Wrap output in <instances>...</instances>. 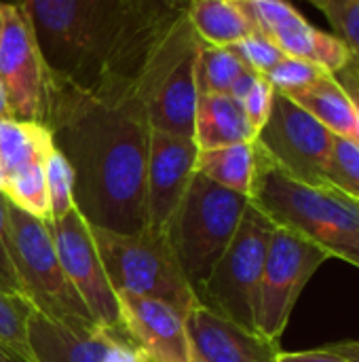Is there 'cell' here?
Instances as JSON below:
<instances>
[{"label": "cell", "instance_id": "6da1fadb", "mask_svg": "<svg viewBox=\"0 0 359 362\" xmlns=\"http://www.w3.org/2000/svg\"><path fill=\"white\" fill-rule=\"evenodd\" d=\"M47 127L74 172V208L116 233L148 229L150 125L133 93L108 100L53 74Z\"/></svg>", "mask_w": 359, "mask_h": 362}, {"label": "cell", "instance_id": "7a4b0ae2", "mask_svg": "<svg viewBox=\"0 0 359 362\" xmlns=\"http://www.w3.org/2000/svg\"><path fill=\"white\" fill-rule=\"evenodd\" d=\"M53 74L118 100L190 0H21Z\"/></svg>", "mask_w": 359, "mask_h": 362}, {"label": "cell", "instance_id": "3957f363", "mask_svg": "<svg viewBox=\"0 0 359 362\" xmlns=\"http://www.w3.org/2000/svg\"><path fill=\"white\" fill-rule=\"evenodd\" d=\"M248 197L275 227L309 240L328 257L359 269V202L351 195L332 185H307L292 178L256 144V172Z\"/></svg>", "mask_w": 359, "mask_h": 362}, {"label": "cell", "instance_id": "277c9868", "mask_svg": "<svg viewBox=\"0 0 359 362\" xmlns=\"http://www.w3.org/2000/svg\"><path fill=\"white\" fill-rule=\"evenodd\" d=\"M248 204V195L224 189L195 172L163 231L195 295L237 233Z\"/></svg>", "mask_w": 359, "mask_h": 362}, {"label": "cell", "instance_id": "5b68a950", "mask_svg": "<svg viewBox=\"0 0 359 362\" xmlns=\"http://www.w3.org/2000/svg\"><path fill=\"white\" fill-rule=\"evenodd\" d=\"M199 45V36L188 17H184L171 28L140 70L133 83V95L142 104L150 129L193 138L199 100L195 81Z\"/></svg>", "mask_w": 359, "mask_h": 362}, {"label": "cell", "instance_id": "8992f818", "mask_svg": "<svg viewBox=\"0 0 359 362\" xmlns=\"http://www.w3.org/2000/svg\"><path fill=\"white\" fill-rule=\"evenodd\" d=\"M91 235L114 293L157 299L184 316L199 303L165 233L150 227L138 233H116L91 227Z\"/></svg>", "mask_w": 359, "mask_h": 362}, {"label": "cell", "instance_id": "52a82bcc", "mask_svg": "<svg viewBox=\"0 0 359 362\" xmlns=\"http://www.w3.org/2000/svg\"><path fill=\"white\" fill-rule=\"evenodd\" d=\"M8 244L21 297L36 314L72 329L99 325L66 278L47 223L30 216L11 202Z\"/></svg>", "mask_w": 359, "mask_h": 362}, {"label": "cell", "instance_id": "ba28073f", "mask_svg": "<svg viewBox=\"0 0 359 362\" xmlns=\"http://www.w3.org/2000/svg\"><path fill=\"white\" fill-rule=\"evenodd\" d=\"M273 229L275 225L256 206L248 204L237 233L197 293L203 308L256 331V297Z\"/></svg>", "mask_w": 359, "mask_h": 362}, {"label": "cell", "instance_id": "9c48e42d", "mask_svg": "<svg viewBox=\"0 0 359 362\" xmlns=\"http://www.w3.org/2000/svg\"><path fill=\"white\" fill-rule=\"evenodd\" d=\"M2 17L0 83L11 117L47 125L53 72L42 55L30 11L23 2H2Z\"/></svg>", "mask_w": 359, "mask_h": 362}, {"label": "cell", "instance_id": "30bf717a", "mask_svg": "<svg viewBox=\"0 0 359 362\" xmlns=\"http://www.w3.org/2000/svg\"><path fill=\"white\" fill-rule=\"evenodd\" d=\"M328 259V252L309 240L281 227L273 229L256 297L258 335L279 344L300 293Z\"/></svg>", "mask_w": 359, "mask_h": 362}, {"label": "cell", "instance_id": "8fae6325", "mask_svg": "<svg viewBox=\"0 0 359 362\" xmlns=\"http://www.w3.org/2000/svg\"><path fill=\"white\" fill-rule=\"evenodd\" d=\"M334 134L288 95L275 91L273 108L256 144L292 178L328 185V161Z\"/></svg>", "mask_w": 359, "mask_h": 362}, {"label": "cell", "instance_id": "7c38bea8", "mask_svg": "<svg viewBox=\"0 0 359 362\" xmlns=\"http://www.w3.org/2000/svg\"><path fill=\"white\" fill-rule=\"evenodd\" d=\"M47 227L66 278L93 318L104 327H123L118 299L102 265L89 223L74 208L59 218L47 221Z\"/></svg>", "mask_w": 359, "mask_h": 362}, {"label": "cell", "instance_id": "4fadbf2b", "mask_svg": "<svg viewBox=\"0 0 359 362\" xmlns=\"http://www.w3.org/2000/svg\"><path fill=\"white\" fill-rule=\"evenodd\" d=\"M28 346L36 362H150L125 327L72 329L36 312L28 320Z\"/></svg>", "mask_w": 359, "mask_h": 362}, {"label": "cell", "instance_id": "5bb4252c", "mask_svg": "<svg viewBox=\"0 0 359 362\" xmlns=\"http://www.w3.org/2000/svg\"><path fill=\"white\" fill-rule=\"evenodd\" d=\"M254 28L269 36L286 55L303 57L324 66L328 72H339L347 59V47L328 32L311 25L290 0H237Z\"/></svg>", "mask_w": 359, "mask_h": 362}, {"label": "cell", "instance_id": "9a60e30c", "mask_svg": "<svg viewBox=\"0 0 359 362\" xmlns=\"http://www.w3.org/2000/svg\"><path fill=\"white\" fill-rule=\"evenodd\" d=\"M197 155L199 148L193 138L150 129L146 168V212L150 229L165 231L195 176Z\"/></svg>", "mask_w": 359, "mask_h": 362}, {"label": "cell", "instance_id": "2e32d148", "mask_svg": "<svg viewBox=\"0 0 359 362\" xmlns=\"http://www.w3.org/2000/svg\"><path fill=\"white\" fill-rule=\"evenodd\" d=\"M121 322L150 362H190L193 346L186 331V316L176 308L131 295L116 293Z\"/></svg>", "mask_w": 359, "mask_h": 362}, {"label": "cell", "instance_id": "e0dca14e", "mask_svg": "<svg viewBox=\"0 0 359 362\" xmlns=\"http://www.w3.org/2000/svg\"><path fill=\"white\" fill-rule=\"evenodd\" d=\"M193 354L203 362H275L277 341L264 339L197 303L186 316Z\"/></svg>", "mask_w": 359, "mask_h": 362}, {"label": "cell", "instance_id": "ac0fdd59", "mask_svg": "<svg viewBox=\"0 0 359 362\" xmlns=\"http://www.w3.org/2000/svg\"><path fill=\"white\" fill-rule=\"evenodd\" d=\"M193 140L199 151L254 142L256 129L243 106L229 93H199Z\"/></svg>", "mask_w": 359, "mask_h": 362}, {"label": "cell", "instance_id": "d6986e66", "mask_svg": "<svg viewBox=\"0 0 359 362\" xmlns=\"http://www.w3.org/2000/svg\"><path fill=\"white\" fill-rule=\"evenodd\" d=\"M288 98L294 100L300 108H305L311 117H315L334 136L359 142L358 112L347 91L341 87L332 72H326L313 85L294 91Z\"/></svg>", "mask_w": 359, "mask_h": 362}, {"label": "cell", "instance_id": "ffe728a7", "mask_svg": "<svg viewBox=\"0 0 359 362\" xmlns=\"http://www.w3.org/2000/svg\"><path fill=\"white\" fill-rule=\"evenodd\" d=\"M53 146V134L44 123L17 119L0 121V193L13 174L44 161Z\"/></svg>", "mask_w": 359, "mask_h": 362}, {"label": "cell", "instance_id": "44dd1931", "mask_svg": "<svg viewBox=\"0 0 359 362\" xmlns=\"http://www.w3.org/2000/svg\"><path fill=\"white\" fill-rule=\"evenodd\" d=\"M186 17L199 40L214 47H231L256 32L237 0H190Z\"/></svg>", "mask_w": 359, "mask_h": 362}, {"label": "cell", "instance_id": "7402d4cb", "mask_svg": "<svg viewBox=\"0 0 359 362\" xmlns=\"http://www.w3.org/2000/svg\"><path fill=\"white\" fill-rule=\"evenodd\" d=\"M195 172L224 189L250 195L256 172V142H239L199 151Z\"/></svg>", "mask_w": 359, "mask_h": 362}, {"label": "cell", "instance_id": "603a6c76", "mask_svg": "<svg viewBox=\"0 0 359 362\" xmlns=\"http://www.w3.org/2000/svg\"><path fill=\"white\" fill-rule=\"evenodd\" d=\"M245 70V64L231 47L199 45L195 62V81L199 93H229L235 78Z\"/></svg>", "mask_w": 359, "mask_h": 362}, {"label": "cell", "instance_id": "cb8c5ba5", "mask_svg": "<svg viewBox=\"0 0 359 362\" xmlns=\"http://www.w3.org/2000/svg\"><path fill=\"white\" fill-rule=\"evenodd\" d=\"M2 195L19 210L36 216L40 221H51V206L44 180V161L32 163L17 174H13L2 189Z\"/></svg>", "mask_w": 359, "mask_h": 362}, {"label": "cell", "instance_id": "d4e9b609", "mask_svg": "<svg viewBox=\"0 0 359 362\" xmlns=\"http://www.w3.org/2000/svg\"><path fill=\"white\" fill-rule=\"evenodd\" d=\"M44 180L51 206V218H59L74 210V172L59 148H51L44 157Z\"/></svg>", "mask_w": 359, "mask_h": 362}, {"label": "cell", "instance_id": "484cf974", "mask_svg": "<svg viewBox=\"0 0 359 362\" xmlns=\"http://www.w3.org/2000/svg\"><path fill=\"white\" fill-rule=\"evenodd\" d=\"M328 185L359 202V142L334 136L328 161Z\"/></svg>", "mask_w": 359, "mask_h": 362}, {"label": "cell", "instance_id": "4316f807", "mask_svg": "<svg viewBox=\"0 0 359 362\" xmlns=\"http://www.w3.org/2000/svg\"><path fill=\"white\" fill-rule=\"evenodd\" d=\"M328 70L315 62L303 59V57H290L286 55L277 66H273L267 74H262L271 87L284 95H290L294 91H300L309 85H313L317 78H322Z\"/></svg>", "mask_w": 359, "mask_h": 362}, {"label": "cell", "instance_id": "83f0119b", "mask_svg": "<svg viewBox=\"0 0 359 362\" xmlns=\"http://www.w3.org/2000/svg\"><path fill=\"white\" fill-rule=\"evenodd\" d=\"M34 308L23 297H11L0 291V339L32 356L28 346V320Z\"/></svg>", "mask_w": 359, "mask_h": 362}, {"label": "cell", "instance_id": "f1b7e54d", "mask_svg": "<svg viewBox=\"0 0 359 362\" xmlns=\"http://www.w3.org/2000/svg\"><path fill=\"white\" fill-rule=\"evenodd\" d=\"M322 13L334 36L347 47L349 59L359 64V0H326Z\"/></svg>", "mask_w": 359, "mask_h": 362}, {"label": "cell", "instance_id": "f546056e", "mask_svg": "<svg viewBox=\"0 0 359 362\" xmlns=\"http://www.w3.org/2000/svg\"><path fill=\"white\" fill-rule=\"evenodd\" d=\"M231 49L245 64V68L258 74H267L273 66H277L286 57V53L269 36L260 34L258 30L241 38L239 42L231 45Z\"/></svg>", "mask_w": 359, "mask_h": 362}, {"label": "cell", "instance_id": "4dcf8cb0", "mask_svg": "<svg viewBox=\"0 0 359 362\" xmlns=\"http://www.w3.org/2000/svg\"><path fill=\"white\" fill-rule=\"evenodd\" d=\"M0 291L11 297H21V286L15 274L8 244V202L0 193Z\"/></svg>", "mask_w": 359, "mask_h": 362}, {"label": "cell", "instance_id": "1f68e13d", "mask_svg": "<svg viewBox=\"0 0 359 362\" xmlns=\"http://www.w3.org/2000/svg\"><path fill=\"white\" fill-rule=\"evenodd\" d=\"M273 98H275V89L271 87V83L260 74L258 81L254 83V87L250 89V93L241 100V106L245 110L248 121L252 123V127L258 132L262 129V125L267 123L271 108H273Z\"/></svg>", "mask_w": 359, "mask_h": 362}, {"label": "cell", "instance_id": "d6a6232c", "mask_svg": "<svg viewBox=\"0 0 359 362\" xmlns=\"http://www.w3.org/2000/svg\"><path fill=\"white\" fill-rule=\"evenodd\" d=\"M275 362H349L345 354H341L332 344L317 348V350H305V352H281L277 354Z\"/></svg>", "mask_w": 359, "mask_h": 362}, {"label": "cell", "instance_id": "836d02e7", "mask_svg": "<svg viewBox=\"0 0 359 362\" xmlns=\"http://www.w3.org/2000/svg\"><path fill=\"white\" fill-rule=\"evenodd\" d=\"M334 76L341 83V87L347 91L349 100L353 102V108L359 119V64L353 59H347V64L339 72H334Z\"/></svg>", "mask_w": 359, "mask_h": 362}, {"label": "cell", "instance_id": "e575fe53", "mask_svg": "<svg viewBox=\"0 0 359 362\" xmlns=\"http://www.w3.org/2000/svg\"><path fill=\"white\" fill-rule=\"evenodd\" d=\"M258 72H254V70H250V68H245L237 78H235V83H233V87H231V91H229V95H233L239 104H241V100L250 93V89L254 87V83L258 81Z\"/></svg>", "mask_w": 359, "mask_h": 362}, {"label": "cell", "instance_id": "d590c367", "mask_svg": "<svg viewBox=\"0 0 359 362\" xmlns=\"http://www.w3.org/2000/svg\"><path fill=\"white\" fill-rule=\"evenodd\" d=\"M0 362H36L32 356L23 354L21 350H17L15 346L6 344L0 339Z\"/></svg>", "mask_w": 359, "mask_h": 362}, {"label": "cell", "instance_id": "8d00e7d4", "mask_svg": "<svg viewBox=\"0 0 359 362\" xmlns=\"http://www.w3.org/2000/svg\"><path fill=\"white\" fill-rule=\"evenodd\" d=\"M341 354H345L349 362H359V344L358 341H339V344H332Z\"/></svg>", "mask_w": 359, "mask_h": 362}, {"label": "cell", "instance_id": "74e56055", "mask_svg": "<svg viewBox=\"0 0 359 362\" xmlns=\"http://www.w3.org/2000/svg\"><path fill=\"white\" fill-rule=\"evenodd\" d=\"M4 119H13V117H11V108H8L6 91H4V87H2V83H0V121H4Z\"/></svg>", "mask_w": 359, "mask_h": 362}, {"label": "cell", "instance_id": "f35d334b", "mask_svg": "<svg viewBox=\"0 0 359 362\" xmlns=\"http://www.w3.org/2000/svg\"><path fill=\"white\" fill-rule=\"evenodd\" d=\"M307 2H311V4H313V6H317L320 11H322V8H324V4H326V0H307Z\"/></svg>", "mask_w": 359, "mask_h": 362}, {"label": "cell", "instance_id": "ab89813d", "mask_svg": "<svg viewBox=\"0 0 359 362\" xmlns=\"http://www.w3.org/2000/svg\"><path fill=\"white\" fill-rule=\"evenodd\" d=\"M2 23H4V17H2V2H0V34H2Z\"/></svg>", "mask_w": 359, "mask_h": 362}, {"label": "cell", "instance_id": "60d3db41", "mask_svg": "<svg viewBox=\"0 0 359 362\" xmlns=\"http://www.w3.org/2000/svg\"><path fill=\"white\" fill-rule=\"evenodd\" d=\"M190 362H203V361H201V358H197V356H193V361Z\"/></svg>", "mask_w": 359, "mask_h": 362}, {"label": "cell", "instance_id": "b9f144b4", "mask_svg": "<svg viewBox=\"0 0 359 362\" xmlns=\"http://www.w3.org/2000/svg\"><path fill=\"white\" fill-rule=\"evenodd\" d=\"M358 344H359V341H358Z\"/></svg>", "mask_w": 359, "mask_h": 362}]
</instances>
